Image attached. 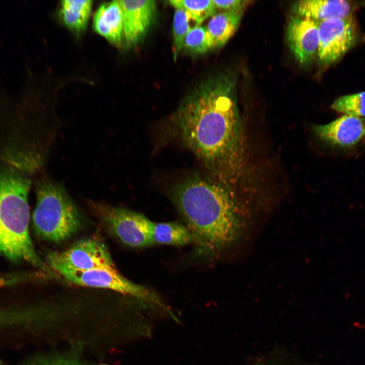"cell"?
I'll return each instance as SVG.
<instances>
[{
	"mask_svg": "<svg viewBox=\"0 0 365 365\" xmlns=\"http://www.w3.org/2000/svg\"><path fill=\"white\" fill-rule=\"evenodd\" d=\"M236 77L231 70L200 81L180 102L173 121L185 145L210 177L228 186L237 176L241 125Z\"/></svg>",
	"mask_w": 365,
	"mask_h": 365,
	"instance_id": "obj_1",
	"label": "cell"
},
{
	"mask_svg": "<svg viewBox=\"0 0 365 365\" xmlns=\"http://www.w3.org/2000/svg\"><path fill=\"white\" fill-rule=\"evenodd\" d=\"M170 198L190 231L196 252L215 257L238 238L241 221L229 188L210 176L188 175L172 187Z\"/></svg>",
	"mask_w": 365,
	"mask_h": 365,
	"instance_id": "obj_2",
	"label": "cell"
},
{
	"mask_svg": "<svg viewBox=\"0 0 365 365\" xmlns=\"http://www.w3.org/2000/svg\"><path fill=\"white\" fill-rule=\"evenodd\" d=\"M31 185L30 176L0 163V254L12 261H25L46 270L29 233L28 196Z\"/></svg>",
	"mask_w": 365,
	"mask_h": 365,
	"instance_id": "obj_3",
	"label": "cell"
},
{
	"mask_svg": "<svg viewBox=\"0 0 365 365\" xmlns=\"http://www.w3.org/2000/svg\"><path fill=\"white\" fill-rule=\"evenodd\" d=\"M35 192L33 225L40 237L60 243L80 229L81 214L63 186L43 176L36 180Z\"/></svg>",
	"mask_w": 365,
	"mask_h": 365,
	"instance_id": "obj_4",
	"label": "cell"
},
{
	"mask_svg": "<svg viewBox=\"0 0 365 365\" xmlns=\"http://www.w3.org/2000/svg\"><path fill=\"white\" fill-rule=\"evenodd\" d=\"M91 204L109 230L126 245L143 248L155 244L154 223L144 214L104 203L93 202Z\"/></svg>",
	"mask_w": 365,
	"mask_h": 365,
	"instance_id": "obj_5",
	"label": "cell"
},
{
	"mask_svg": "<svg viewBox=\"0 0 365 365\" xmlns=\"http://www.w3.org/2000/svg\"><path fill=\"white\" fill-rule=\"evenodd\" d=\"M47 261L56 271L61 269L80 271L116 269L106 246L94 238L80 239L62 252H51L47 256Z\"/></svg>",
	"mask_w": 365,
	"mask_h": 365,
	"instance_id": "obj_6",
	"label": "cell"
},
{
	"mask_svg": "<svg viewBox=\"0 0 365 365\" xmlns=\"http://www.w3.org/2000/svg\"><path fill=\"white\" fill-rule=\"evenodd\" d=\"M56 272L66 280L81 286L109 289L138 299L155 300L151 290L127 279L117 269L96 268L85 271L61 269Z\"/></svg>",
	"mask_w": 365,
	"mask_h": 365,
	"instance_id": "obj_7",
	"label": "cell"
},
{
	"mask_svg": "<svg viewBox=\"0 0 365 365\" xmlns=\"http://www.w3.org/2000/svg\"><path fill=\"white\" fill-rule=\"evenodd\" d=\"M317 56L323 64H332L354 44L357 31L352 16L318 22Z\"/></svg>",
	"mask_w": 365,
	"mask_h": 365,
	"instance_id": "obj_8",
	"label": "cell"
},
{
	"mask_svg": "<svg viewBox=\"0 0 365 365\" xmlns=\"http://www.w3.org/2000/svg\"><path fill=\"white\" fill-rule=\"evenodd\" d=\"M123 13V42L128 48L137 46L146 36L156 16L153 0L119 1Z\"/></svg>",
	"mask_w": 365,
	"mask_h": 365,
	"instance_id": "obj_9",
	"label": "cell"
},
{
	"mask_svg": "<svg viewBox=\"0 0 365 365\" xmlns=\"http://www.w3.org/2000/svg\"><path fill=\"white\" fill-rule=\"evenodd\" d=\"M318 22L296 15L289 20L286 40L296 60L307 66L317 54L318 47Z\"/></svg>",
	"mask_w": 365,
	"mask_h": 365,
	"instance_id": "obj_10",
	"label": "cell"
},
{
	"mask_svg": "<svg viewBox=\"0 0 365 365\" xmlns=\"http://www.w3.org/2000/svg\"><path fill=\"white\" fill-rule=\"evenodd\" d=\"M320 139L332 144L348 147L365 137V118L344 115L332 122L313 126Z\"/></svg>",
	"mask_w": 365,
	"mask_h": 365,
	"instance_id": "obj_11",
	"label": "cell"
},
{
	"mask_svg": "<svg viewBox=\"0 0 365 365\" xmlns=\"http://www.w3.org/2000/svg\"><path fill=\"white\" fill-rule=\"evenodd\" d=\"M352 5L344 0H301L291 7L294 15L318 22L351 16Z\"/></svg>",
	"mask_w": 365,
	"mask_h": 365,
	"instance_id": "obj_12",
	"label": "cell"
},
{
	"mask_svg": "<svg viewBox=\"0 0 365 365\" xmlns=\"http://www.w3.org/2000/svg\"><path fill=\"white\" fill-rule=\"evenodd\" d=\"M123 13L119 1L101 4L93 16L94 30L113 45L120 48L123 42Z\"/></svg>",
	"mask_w": 365,
	"mask_h": 365,
	"instance_id": "obj_13",
	"label": "cell"
},
{
	"mask_svg": "<svg viewBox=\"0 0 365 365\" xmlns=\"http://www.w3.org/2000/svg\"><path fill=\"white\" fill-rule=\"evenodd\" d=\"M244 9L215 13L206 27L211 49L224 46L238 29Z\"/></svg>",
	"mask_w": 365,
	"mask_h": 365,
	"instance_id": "obj_14",
	"label": "cell"
},
{
	"mask_svg": "<svg viewBox=\"0 0 365 365\" xmlns=\"http://www.w3.org/2000/svg\"><path fill=\"white\" fill-rule=\"evenodd\" d=\"M93 1L63 0L60 2L59 15L65 26L74 34L79 36L87 28Z\"/></svg>",
	"mask_w": 365,
	"mask_h": 365,
	"instance_id": "obj_15",
	"label": "cell"
},
{
	"mask_svg": "<svg viewBox=\"0 0 365 365\" xmlns=\"http://www.w3.org/2000/svg\"><path fill=\"white\" fill-rule=\"evenodd\" d=\"M154 243L181 246L193 243V237L185 225L175 222L155 223L153 229Z\"/></svg>",
	"mask_w": 365,
	"mask_h": 365,
	"instance_id": "obj_16",
	"label": "cell"
},
{
	"mask_svg": "<svg viewBox=\"0 0 365 365\" xmlns=\"http://www.w3.org/2000/svg\"><path fill=\"white\" fill-rule=\"evenodd\" d=\"M168 2L174 8L181 9L187 12L196 25H200L216 12L212 0H170Z\"/></svg>",
	"mask_w": 365,
	"mask_h": 365,
	"instance_id": "obj_17",
	"label": "cell"
},
{
	"mask_svg": "<svg viewBox=\"0 0 365 365\" xmlns=\"http://www.w3.org/2000/svg\"><path fill=\"white\" fill-rule=\"evenodd\" d=\"M172 23L173 36V57L174 61L183 48L184 41L186 35L191 29V22L195 25L190 15L185 10L175 8Z\"/></svg>",
	"mask_w": 365,
	"mask_h": 365,
	"instance_id": "obj_18",
	"label": "cell"
},
{
	"mask_svg": "<svg viewBox=\"0 0 365 365\" xmlns=\"http://www.w3.org/2000/svg\"><path fill=\"white\" fill-rule=\"evenodd\" d=\"M182 49L193 55L203 54L211 49L206 27L199 25L192 28L185 38Z\"/></svg>",
	"mask_w": 365,
	"mask_h": 365,
	"instance_id": "obj_19",
	"label": "cell"
},
{
	"mask_svg": "<svg viewBox=\"0 0 365 365\" xmlns=\"http://www.w3.org/2000/svg\"><path fill=\"white\" fill-rule=\"evenodd\" d=\"M332 107L345 115L365 118V92L341 96L334 101Z\"/></svg>",
	"mask_w": 365,
	"mask_h": 365,
	"instance_id": "obj_20",
	"label": "cell"
},
{
	"mask_svg": "<svg viewBox=\"0 0 365 365\" xmlns=\"http://www.w3.org/2000/svg\"><path fill=\"white\" fill-rule=\"evenodd\" d=\"M248 365H309L283 351H276L254 357Z\"/></svg>",
	"mask_w": 365,
	"mask_h": 365,
	"instance_id": "obj_21",
	"label": "cell"
},
{
	"mask_svg": "<svg viewBox=\"0 0 365 365\" xmlns=\"http://www.w3.org/2000/svg\"><path fill=\"white\" fill-rule=\"evenodd\" d=\"M216 9L222 12L231 11L244 9L250 1L244 0H212Z\"/></svg>",
	"mask_w": 365,
	"mask_h": 365,
	"instance_id": "obj_22",
	"label": "cell"
},
{
	"mask_svg": "<svg viewBox=\"0 0 365 365\" xmlns=\"http://www.w3.org/2000/svg\"><path fill=\"white\" fill-rule=\"evenodd\" d=\"M31 365H83L80 362L68 357L56 356L45 358L33 362Z\"/></svg>",
	"mask_w": 365,
	"mask_h": 365,
	"instance_id": "obj_23",
	"label": "cell"
},
{
	"mask_svg": "<svg viewBox=\"0 0 365 365\" xmlns=\"http://www.w3.org/2000/svg\"><path fill=\"white\" fill-rule=\"evenodd\" d=\"M100 365H109V364H100Z\"/></svg>",
	"mask_w": 365,
	"mask_h": 365,
	"instance_id": "obj_24",
	"label": "cell"
}]
</instances>
